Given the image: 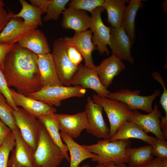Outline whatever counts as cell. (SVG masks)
I'll return each instance as SVG.
<instances>
[{"mask_svg": "<svg viewBox=\"0 0 167 167\" xmlns=\"http://www.w3.org/2000/svg\"><path fill=\"white\" fill-rule=\"evenodd\" d=\"M38 56L17 43L6 55L2 71L9 87L27 96L43 87Z\"/></svg>", "mask_w": 167, "mask_h": 167, "instance_id": "cell-1", "label": "cell"}, {"mask_svg": "<svg viewBox=\"0 0 167 167\" xmlns=\"http://www.w3.org/2000/svg\"><path fill=\"white\" fill-rule=\"evenodd\" d=\"M130 139L111 141L110 139L97 140L95 144L83 145L90 152L97 155L91 159L98 164L109 162L127 163V148L131 146Z\"/></svg>", "mask_w": 167, "mask_h": 167, "instance_id": "cell-2", "label": "cell"}, {"mask_svg": "<svg viewBox=\"0 0 167 167\" xmlns=\"http://www.w3.org/2000/svg\"><path fill=\"white\" fill-rule=\"evenodd\" d=\"M38 120L40 134L34 152L36 163L38 167H57L64 158L63 153L50 136L44 124Z\"/></svg>", "mask_w": 167, "mask_h": 167, "instance_id": "cell-3", "label": "cell"}, {"mask_svg": "<svg viewBox=\"0 0 167 167\" xmlns=\"http://www.w3.org/2000/svg\"><path fill=\"white\" fill-rule=\"evenodd\" d=\"M86 92L85 89L79 86H49L44 87L27 96L50 106L59 107L62 100L72 97H83Z\"/></svg>", "mask_w": 167, "mask_h": 167, "instance_id": "cell-4", "label": "cell"}, {"mask_svg": "<svg viewBox=\"0 0 167 167\" xmlns=\"http://www.w3.org/2000/svg\"><path fill=\"white\" fill-rule=\"evenodd\" d=\"M92 98L94 102L102 107L107 114L110 123L109 138L111 139L115 135L121 124L128 120L132 111L125 104L119 101L95 94L92 95Z\"/></svg>", "mask_w": 167, "mask_h": 167, "instance_id": "cell-5", "label": "cell"}, {"mask_svg": "<svg viewBox=\"0 0 167 167\" xmlns=\"http://www.w3.org/2000/svg\"><path fill=\"white\" fill-rule=\"evenodd\" d=\"M51 54L60 80L64 86H71V80L77 71L78 66L74 65L69 60L63 38L54 41Z\"/></svg>", "mask_w": 167, "mask_h": 167, "instance_id": "cell-6", "label": "cell"}, {"mask_svg": "<svg viewBox=\"0 0 167 167\" xmlns=\"http://www.w3.org/2000/svg\"><path fill=\"white\" fill-rule=\"evenodd\" d=\"M139 90L121 89L110 92L108 98L123 102L131 111L140 109L148 113H151L153 109L152 104L153 101L160 94V90H155L152 94L149 96H141Z\"/></svg>", "mask_w": 167, "mask_h": 167, "instance_id": "cell-7", "label": "cell"}, {"mask_svg": "<svg viewBox=\"0 0 167 167\" xmlns=\"http://www.w3.org/2000/svg\"><path fill=\"white\" fill-rule=\"evenodd\" d=\"M18 108L13 113L16 124L24 140L35 151L40 134L39 120L22 108Z\"/></svg>", "mask_w": 167, "mask_h": 167, "instance_id": "cell-8", "label": "cell"}, {"mask_svg": "<svg viewBox=\"0 0 167 167\" xmlns=\"http://www.w3.org/2000/svg\"><path fill=\"white\" fill-rule=\"evenodd\" d=\"M102 107L94 102L88 96L85 106L88 126L85 129L88 133L98 138L109 139L110 129L108 127L102 115Z\"/></svg>", "mask_w": 167, "mask_h": 167, "instance_id": "cell-9", "label": "cell"}, {"mask_svg": "<svg viewBox=\"0 0 167 167\" xmlns=\"http://www.w3.org/2000/svg\"><path fill=\"white\" fill-rule=\"evenodd\" d=\"M105 10L101 6L96 8L91 13L90 28L93 34L92 41L101 55L105 53L107 55L109 53L107 45L109 43L111 27L107 26L104 24L101 17L102 12Z\"/></svg>", "mask_w": 167, "mask_h": 167, "instance_id": "cell-10", "label": "cell"}, {"mask_svg": "<svg viewBox=\"0 0 167 167\" xmlns=\"http://www.w3.org/2000/svg\"><path fill=\"white\" fill-rule=\"evenodd\" d=\"M12 132L15 144L8 160V167H38L34 159V151L24 140L19 130Z\"/></svg>", "mask_w": 167, "mask_h": 167, "instance_id": "cell-11", "label": "cell"}, {"mask_svg": "<svg viewBox=\"0 0 167 167\" xmlns=\"http://www.w3.org/2000/svg\"><path fill=\"white\" fill-rule=\"evenodd\" d=\"M162 113L155 104L152 112L147 114H143L137 110L132 111L127 120L132 122L141 127L147 134L151 132L154 134L156 138L162 140H166L160 127Z\"/></svg>", "mask_w": 167, "mask_h": 167, "instance_id": "cell-12", "label": "cell"}, {"mask_svg": "<svg viewBox=\"0 0 167 167\" xmlns=\"http://www.w3.org/2000/svg\"><path fill=\"white\" fill-rule=\"evenodd\" d=\"M71 85L79 86L84 89L95 91L97 95L108 98L110 92L102 85L95 68L92 69L79 64L78 70L71 81Z\"/></svg>", "mask_w": 167, "mask_h": 167, "instance_id": "cell-13", "label": "cell"}, {"mask_svg": "<svg viewBox=\"0 0 167 167\" xmlns=\"http://www.w3.org/2000/svg\"><path fill=\"white\" fill-rule=\"evenodd\" d=\"M93 34L90 30L81 32H75L73 37L63 38L66 45L75 47L80 53L85 61L84 66L95 69L96 66L92 59V54L96 47L92 41Z\"/></svg>", "mask_w": 167, "mask_h": 167, "instance_id": "cell-14", "label": "cell"}, {"mask_svg": "<svg viewBox=\"0 0 167 167\" xmlns=\"http://www.w3.org/2000/svg\"><path fill=\"white\" fill-rule=\"evenodd\" d=\"M131 41L123 28L111 27L109 43L112 54L121 60L133 64L134 60L131 52L132 45Z\"/></svg>", "mask_w": 167, "mask_h": 167, "instance_id": "cell-15", "label": "cell"}, {"mask_svg": "<svg viewBox=\"0 0 167 167\" xmlns=\"http://www.w3.org/2000/svg\"><path fill=\"white\" fill-rule=\"evenodd\" d=\"M25 24L21 18L11 17L0 33V44L11 45L22 39L37 27Z\"/></svg>", "mask_w": 167, "mask_h": 167, "instance_id": "cell-16", "label": "cell"}, {"mask_svg": "<svg viewBox=\"0 0 167 167\" xmlns=\"http://www.w3.org/2000/svg\"><path fill=\"white\" fill-rule=\"evenodd\" d=\"M54 115L59 122L60 130L73 138L79 137L87 127L88 120L85 111L73 115L55 113Z\"/></svg>", "mask_w": 167, "mask_h": 167, "instance_id": "cell-17", "label": "cell"}, {"mask_svg": "<svg viewBox=\"0 0 167 167\" xmlns=\"http://www.w3.org/2000/svg\"><path fill=\"white\" fill-rule=\"evenodd\" d=\"M126 68L121 60L112 54L107 58L103 60L100 64L96 66L100 80L106 89L112 84L115 76L119 75Z\"/></svg>", "mask_w": 167, "mask_h": 167, "instance_id": "cell-18", "label": "cell"}, {"mask_svg": "<svg viewBox=\"0 0 167 167\" xmlns=\"http://www.w3.org/2000/svg\"><path fill=\"white\" fill-rule=\"evenodd\" d=\"M62 14V28L72 29L76 32L85 31L90 28L91 17L86 11L68 7Z\"/></svg>", "mask_w": 167, "mask_h": 167, "instance_id": "cell-19", "label": "cell"}, {"mask_svg": "<svg viewBox=\"0 0 167 167\" xmlns=\"http://www.w3.org/2000/svg\"><path fill=\"white\" fill-rule=\"evenodd\" d=\"M10 90L15 105L21 106L36 118L40 115L57 111L56 108L52 106L18 93L12 88H10Z\"/></svg>", "mask_w": 167, "mask_h": 167, "instance_id": "cell-20", "label": "cell"}, {"mask_svg": "<svg viewBox=\"0 0 167 167\" xmlns=\"http://www.w3.org/2000/svg\"><path fill=\"white\" fill-rule=\"evenodd\" d=\"M37 63L43 87L64 85L58 77L51 54L38 56Z\"/></svg>", "mask_w": 167, "mask_h": 167, "instance_id": "cell-21", "label": "cell"}, {"mask_svg": "<svg viewBox=\"0 0 167 167\" xmlns=\"http://www.w3.org/2000/svg\"><path fill=\"white\" fill-rule=\"evenodd\" d=\"M17 43L37 56L46 54L51 52L45 36L42 31L37 28Z\"/></svg>", "mask_w": 167, "mask_h": 167, "instance_id": "cell-22", "label": "cell"}, {"mask_svg": "<svg viewBox=\"0 0 167 167\" xmlns=\"http://www.w3.org/2000/svg\"><path fill=\"white\" fill-rule=\"evenodd\" d=\"M156 138L148 135L136 124L126 120L118 128L111 141L135 138L140 139L151 145Z\"/></svg>", "mask_w": 167, "mask_h": 167, "instance_id": "cell-23", "label": "cell"}, {"mask_svg": "<svg viewBox=\"0 0 167 167\" xmlns=\"http://www.w3.org/2000/svg\"><path fill=\"white\" fill-rule=\"evenodd\" d=\"M60 134L62 139L67 146L70 152V167H78L84 160L97 156L87 149L75 142L73 138L67 133L61 131Z\"/></svg>", "mask_w": 167, "mask_h": 167, "instance_id": "cell-24", "label": "cell"}, {"mask_svg": "<svg viewBox=\"0 0 167 167\" xmlns=\"http://www.w3.org/2000/svg\"><path fill=\"white\" fill-rule=\"evenodd\" d=\"M54 113L43 114L38 116L37 118L44 124L52 139L62 150L64 158L70 163V157L67 152L68 148L62 141L59 132V123L55 117Z\"/></svg>", "mask_w": 167, "mask_h": 167, "instance_id": "cell-25", "label": "cell"}, {"mask_svg": "<svg viewBox=\"0 0 167 167\" xmlns=\"http://www.w3.org/2000/svg\"><path fill=\"white\" fill-rule=\"evenodd\" d=\"M141 0H130L126 6L121 26L129 36L132 45L136 39L135 19L137 12L140 8L146 6Z\"/></svg>", "mask_w": 167, "mask_h": 167, "instance_id": "cell-26", "label": "cell"}, {"mask_svg": "<svg viewBox=\"0 0 167 167\" xmlns=\"http://www.w3.org/2000/svg\"><path fill=\"white\" fill-rule=\"evenodd\" d=\"M129 0H105L103 6L107 11L106 21L112 28H118L121 26L126 3Z\"/></svg>", "mask_w": 167, "mask_h": 167, "instance_id": "cell-27", "label": "cell"}, {"mask_svg": "<svg viewBox=\"0 0 167 167\" xmlns=\"http://www.w3.org/2000/svg\"><path fill=\"white\" fill-rule=\"evenodd\" d=\"M22 8L18 14L9 11V18L11 17L23 18L24 22L26 24L41 26L43 25L41 15L43 12L39 7L32 5L24 0H19Z\"/></svg>", "mask_w": 167, "mask_h": 167, "instance_id": "cell-28", "label": "cell"}, {"mask_svg": "<svg viewBox=\"0 0 167 167\" xmlns=\"http://www.w3.org/2000/svg\"><path fill=\"white\" fill-rule=\"evenodd\" d=\"M129 167H140L151 161L153 159L151 145L138 148L128 147L126 150Z\"/></svg>", "mask_w": 167, "mask_h": 167, "instance_id": "cell-29", "label": "cell"}, {"mask_svg": "<svg viewBox=\"0 0 167 167\" xmlns=\"http://www.w3.org/2000/svg\"><path fill=\"white\" fill-rule=\"evenodd\" d=\"M153 79L158 82L162 86L163 92L161 96L160 103L165 113V117L161 116L160 127L165 137L167 138V89L164 79L159 72L154 71L152 73Z\"/></svg>", "mask_w": 167, "mask_h": 167, "instance_id": "cell-30", "label": "cell"}, {"mask_svg": "<svg viewBox=\"0 0 167 167\" xmlns=\"http://www.w3.org/2000/svg\"><path fill=\"white\" fill-rule=\"evenodd\" d=\"M14 111L0 92V118L12 131L19 130L15 122L13 114Z\"/></svg>", "mask_w": 167, "mask_h": 167, "instance_id": "cell-31", "label": "cell"}, {"mask_svg": "<svg viewBox=\"0 0 167 167\" xmlns=\"http://www.w3.org/2000/svg\"><path fill=\"white\" fill-rule=\"evenodd\" d=\"M69 2V0H50L46 9V14L43 19V21L57 20L60 15L66 9V6Z\"/></svg>", "mask_w": 167, "mask_h": 167, "instance_id": "cell-32", "label": "cell"}, {"mask_svg": "<svg viewBox=\"0 0 167 167\" xmlns=\"http://www.w3.org/2000/svg\"><path fill=\"white\" fill-rule=\"evenodd\" d=\"M15 144V140L11 131L6 136L0 145V167H8L10 153Z\"/></svg>", "mask_w": 167, "mask_h": 167, "instance_id": "cell-33", "label": "cell"}, {"mask_svg": "<svg viewBox=\"0 0 167 167\" xmlns=\"http://www.w3.org/2000/svg\"><path fill=\"white\" fill-rule=\"evenodd\" d=\"M105 0H72L67 4L68 7L88 11L91 13L96 8L102 6Z\"/></svg>", "mask_w": 167, "mask_h": 167, "instance_id": "cell-34", "label": "cell"}, {"mask_svg": "<svg viewBox=\"0 0 167 167\" xmlns=\"http://www.w3.org/2000/svg\"><path fill=\"white\" fill-rule=\"evenodd\" d=\"M153 156H155L163 161H167V141L156 138L151 145Z\"/></svg>", "mask_w": 167, "mask_h": 167, "instance_id": "cell-35", "label": "cell"}, {"mask_svg": "<svg viewBox=\"0 0 167 167\" xmlns=\"http://www.w3.org/2000/svg\"><path fill=\"white\" fill-rule=\"evenodd\" d=\"M0 92L6 100L8 104L15 111L18 108L14 104L11 96L10 88L8 86L4 74L0 65Z\"/></svg>", "mask_w": 167, "mask_h": 167, "instance_id": "cell-36", "label": "cell"}, {"mask_svg": "<svg viewBox=\"0 0 167 167\" xmlns=\"http://www.w3.org/2000/svg\"><path fill=\"white\" fill-rule=\"evenodd\" d=\"M66 46L67 54L70 61L74 65L79 66L83 60L82 55L74 46L67 45Z\"/></svg>", "mask_w": 167, "mask_h": 167, "instance_id": "cell-37", "label": "cell"}, {"mask_svg": "<svg viewBox=\"0 0 167 167\" xmlns=\"http://www.w3.org/2000/svg\"><path fill=\"white\" fill-rule=\"evenodd\" d=\"M14 44L11 45L0 44V65L2 71L5 57L6 54L12 49Z\"/></svg>", "mask_w": 167, "mask_h": 167, "instance_id": "cell-38", "label": "cell"}, {"mask_svg": "<svg viewBox=\"0 0 167 167\" xmlns=\"http://www.w3.org/2000/svg\"><path fill=\"white\" fill-rule=\"evenodd\" d=\"M8 13L3 7H0V33L9 21Z\"/></svg>", "mask_w": 167, "mask_h": 167, "instance_id": "cell-39", "label": "cell"}, {"mask_svg": "<svg viewBox=\"0 0 167 167\" xmlns=\"http://www.w3.org/2000/svg\"><path fill=\"white\" fill-rule=\"evenodd\" d=\"M11 131V129L0 120V145L6 136Z\"/></svg>", "mask_w": 167, "mask_h": 167, "instance_id": "cell-40", "label": "cell"}, {"mask_svg": "<svg viewBox=\"0 0 167 167\" xmlns=\"http://www.w3.org/2000/svg\"><path fill=\"white\" fill-rule=\"evenodd\" d=\"M31 4L40 8L43 13H45L47 6L50 0H29Z\"/></svg>", "mask_w": 167, "mask_h": 167, "instance_id": "cell-41", "label": "cell"}, {"mask_svg": "<svg viewBox=\"0 0 167 167\" xmlns=\"http://www.w3.org/2000/svg\"><path fill=\"white\" fill-rule=\"evenodd\" d=\"M167 161L156 157L148 163L140 167H162Z\"/></svg>", "mask_w": 167, "mask_h": 167, "instance_id": "cell-42", "label": "cell"}, {"mask_svg": "<svg viewBox=\"0 0 167 167\" xmlns=\"http://www.w3.org/2000/svg\"><path fill=\"white\" fill-rule=\"evenodd\" d=\"M95 167H128L125 163L109 162L98 164Z\"/></svg>", "mask_w": 167, "mask_h": 167, "instance_id": "cell-43", "label": "cell"}, {"mask_svg": "<svg viewBox=\"0 0 167 167\" xmlns=\"http://www.w3.org/2000/svg\"><path fill=\"white\" fill-rule=\"evenodd\" d=\"M166 2H167L166 1H165V0L164 2L163 3V7H165V8L163 9V11L164 12L165 11V13L166 11L167 12V11H166V5L167 4V3H166Z\"/></svg>", "mask_w": 167, "mask_h": 167, "instance_id": "cell-44", "label": "cell"}, {"mask_svg": "<svg viewBox=\"0 0 167 167\" xmlns=\"http://www.w3.org/2000/svg\"><path fill=\"white\" fill-rule=\"evenodd\" d=\"M4 4L2 0L0 1V7H3L4 5Z\"/></svg>", "mask_w": 167, "mask_h": 167, "instance_id": "cell-45", "label": "cell"}, {"mask_svg": "<svg viewBox=\"0 0 167 167\" xmlns=\"http://www.w3.org/2000/svg\"><path fill=\"white\" fill-rule=\"evenodd\" d=\"M78 167H91L88 164H86L83 165L82 166L80 167L79 166Z\"/></svg>", "mask_w": 167, "mask_h": 167, "instance_id": "cell-46", "label": "cell"}, {"mask_svg": "<svg viewBox=\"0 0 167 167\" xmlns=\"http://www.w3.org/2000/svg\"><path fill=\"white\" fill-rule=\"evenodd\" d=\"M162 167H167V161L166 162Z\"/></svg>", "mask_w": 167, "mask_h": 167, "instance_id": "cell-47", "label": "cell"}, {"mask_svg": "<svg viewBox=\"0 0 167 167\" xmlns=\"http://www.w3.org/2000/svg\"></svg>", "mask_w": 167, "mask_h": 167, "instance_id": "cell-48", "label": "cell"}]
</instances>
